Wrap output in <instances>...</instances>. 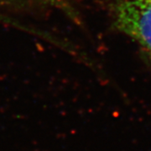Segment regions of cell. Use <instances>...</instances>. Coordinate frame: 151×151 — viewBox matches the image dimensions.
<instances>
[{
	"label": "cell",
	"instance_id": "1",
	"mask_svg": "<svg viewBox=\"0 0 151 151\" xmlns=\"http://www.w3.org/2000/svg\"><path fill=\"white\" fill-rule=\"evenodd\" d=\"M112 17L116 28L131 39L151 62V0H117Z\"/></svg>",
	"mask_w": 151,
	"mask_h": 151
}]
</instances>
